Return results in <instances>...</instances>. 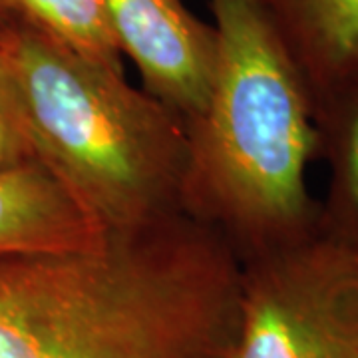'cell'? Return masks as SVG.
I'll list each match as a JSON object with an SVG mask.
<instances>
[{"label":"cell","mask_w":358,"mask_h":358,"mask_svg":"<svg viewBox=\"0 0 358 358\" xmlns=\"http://www.w3.org/2000/svg\"><path fill=\"white\" fill-rule=\"evenodd\" d=\"M0 70L34 164L103 233L183 213L187 128L179 115L16 18L0 38Z\"/></svg>","instance_id":"obj_3"},{"label":"cell","mask_w":358,"mask_h":358,"mask_svg":"<svg viewBox=\"0 0 358 358\" xmlns=\"http://www.w3.org/2000/svg\"><path fill=\"white\" fill-rule=\"evenodd\" d=\"M102 233L38 164L0 173V257L78 247Z\"/></svg>","instance_id":"obj_7"},{"label":"cell","mask_w":358,"mask_h":358,"mask_svg":"<svg viewBox=\"0 0 358 358\" xmlns=\"http://www.w3.org/2000/svg\"><path fill=\"white\" fill-rule=\"evenodd\" d=\"M106 6L117 48L136 64L143 90L187 126L215 82V28L181 0H106Z\"/></svg>","instance_id":"obj_5"},{"label":"cell","mask_w":358,"mask_h":358,"mask_svg":"<svg viewBox=\"0 0 358 358\" xmlns=\"http://www.w3.org/2000/svg\"><path fill=\"white\" fill-rule=\"evenodd\" d=\"M14 22V16L2 4H0V38L8 32V28L13 26Z\"/></svg>","instance_id":"obj_11"},{"label":"cell","mask_w":358,"mask_h":358,"mask_svg":"<svg viewBox=\"0 0 358 358\" xmlns=\"http://www.w3.org/2000/svg\"><path fill=\"white\" fill-rule=\"evenodd\" d=\"M229 358H358V247L319 229L243 261Z\"/></svg>","instance_id":"obj_4"},{"label":"cell","mask_w":358,"mask_h":358,"mask_svg":"<svg viewBox=\"0 0 358 358\" xmlns=\"http://www.w3.org/2000/svg\"><path fill=\"white\" fill-rule=\"evenodd\" d=\"M313 112L319 157L331 171L319 229L358 247V74L319 100Z\"/></svg>","instance_id":"obj_8"},{"label":"cell","mask_w":358,"mask_h":358,"mask_svg":"<svg viewBox=\"0 0 358 358\" xmlns=\"http://www.w3.org/2000/svg\"><path fill=\"white\" fill-rule=\"evenodd\" d=\"M34 164L32 154L26 145L24 136L14 120L10 103L4 92L2 70H0V173Z\"/></svg>","instance_id":"obj_10"},{"label":"cell","mask_w":358,"mask_h":358,"mask_svg":"<svg viewBox=\"0 0 358 358\" xmlns=\"http://www.w3.org/2000/svg\"><path fill=\"white\" fill-rule=\"evenodd\" d=\"M217 72L187 128L183 213L243 263L319 231L307 185L319 157L313 98L261 0H211Z\"/></svg>","instance_id":"obj_2"},{"label":"cell","mask_w":358,"mask_h":358,"mask_svg":"<svg viewBox=\"0 0 358 358\" xmlns=\"http://www.w3.org/2000/svg\"><path fill=\"white\" fill-rule=\"evenodd\" d=\"M241 261L181 213L0 257V358H229Z\"/></svg>","instance_id":"obj_1"},{"label":"cell","mask_w":358,"mask_h":358,"mask_svg":"<svg viewBox=\"0 0 358 358\" xmlns=\"http://www.w3.org/2000/svg\"><path fill=\"white\" fill-rule=\"evenodd\" d=\"M16 20L36 28L92 64L124 74L106 0H0Z\"/></svg>","instance_id":"obj_9"},{"label":"cell","mask_w":358,"mask_h":358,"mask_svg":"<svg viewBox=\"0 0 358 358\" xmlns=\"http://www.w3.org/2000/svg\"><path fill=\"white\" fill-rule=\"evenodd\" d=\"M313 106L358 74V0H261Z\"/></svg>","instance_id":"obj_6"}]
</instances>
